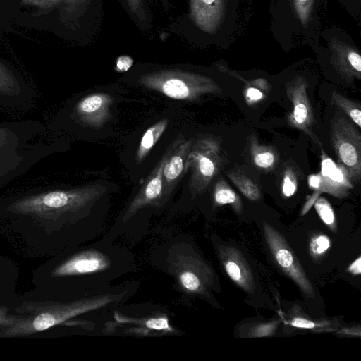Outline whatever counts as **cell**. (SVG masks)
I'll list each match as a JSON object with an SVG mask.
<instances>
[{
  "instance_id": "cell-17",
  "label": "cell",
  "mask_w": 361,
  "mask_h": 361,
  "mask_svg": "<svg viewBox=\"0 0 361 361\" xmlns=\"http://www.w3.org/2000/svg\"><path fill=\"white\" fill-rule=\"evenodd\" d=\"M8 259L0 257V305L14 307L23 298L18 299L14 293L17 269Z\"/></svg>"
},
{
  "instance_id": "cell-23",
  "label": "cell",
  "mask_w": 361,
  "mask_h": 361,
  "mask_svg": "<svg viewBox=\"0 0 361 361\" xmlns=\"http://www.w3.org/2000/svg\"><path fill=\"white\" fill-rule=\"evenodd\" d=\"M247 86L245 90V97L248 104H254L264 97L263 91L267 90L268 88L267 82L262 79H257L253 80L252 82H246Z\"/></svg>"
},
{
  "instance_id": "cell-25",
  "label": "cell",
  "mask_w": 361,
  "mask_h": 361,
  "mask_svg": "<svg viewBox=\"0 0 361 361\" xmlns=\"http://www.w3.org/2000/svg\"><path fill=\"white\" fill-rule=\"evenodd\" d=\"M331 243L328 236L320 234L313 237L310 243L312 255L317 257L324 255L330 247Z\"/></svg>"
},
{
  "instance_id": "cell-1",
  "label": "cell",
  "mask_w": 361,
  "mask_h": 361,
  "mask_svg": "<svg viewBox=\"0 0 361 361\" xmlns=\"http://www.w3.org/2000/svg\"><path fill=\"white\" fill-rule=\"evenodd\" d=\"M102 184L75 188H39L0 198V217L11 221L32 246L42 251L47 240L67 224L88 215L91 207L104 194ZM38 249V248H37Z\"/></svg>"
},
{
  "instance_id": "cell-11",
  "label": "cell",
  "mask_w": 361,
  "mask_h": 361,
  "mask_svg": "<svg viewBox=\"0 0 361 361\" xmlns=\"http://www.w3.org/2000/svg\"><path fill=\"white\" fill-rule=\"evenodd\" d=\"M34 98V89L28 81L0 59V105L10 109H27Z\"/></svg>"
},
{
  "instance_id": "cell-33",
  "label": "cell",
  "mask_w": 361,
  "mask_h": 361,
  "mask_svg": "<svg viewBox=\"0 0 361 361\" xmlns=\"http://www.w3.org/2000/svg\"><path fill=\"white\" fill-rule=\"evenodd\" d=\"M348 271L353 274H360L361 273V258L359 257L348 267Z\"/></svg>"
},
{
  "instance_id": "cell-3",
  "label": "cell",
  "mask_w": 361,
  "mask_h": 361,
  "mask_svg": "<svg viewBox=\"0 0 361 361\" xmlns=\"http://www.w3.org/2000/svg\"><path fill=\"white\" fill-rule=\"evenodd\" d=\"M122 295L104 294L68 302L23 299L13 309L14 313L23 317L13 326L1 330L0 338L26 337L47 331L76 316L108 306Z\"/></svg>"
},
{
  "instance_id": "cell-26",
  "label": "cell",
  "mask_w": 361,
  "mask_h": 361,
  "mask_svg": "<svg viewBox=\"0 0 361 361\" xmlns=\"http://www.w3.org/2000/svg\"><path fill=\"white\" fill-rule=\"evenodd\" d=\"M298 188V180L294 171L287 168L284 172L282 181V192L286 197L295 194Z\"/></svg>"
},
{
  "instance_id": "cell-24",
  "label": "cell",
  "mask_w": 361,
  "mask_h": 361,
  "mask_svg": "<svg viewBox=\"0 0 361 361\" xmlns=\"http://www.w3.org/2000/svg\"><path fill=\"white\" fill-rule=\"evenodd\" d=\"M314 204L321 219L332 229L334 228L335 216L329 202L324 197H318Z\"/></svg>"
},
{
  "instance_id": "cell-28",
  "label": "cell",
  "mask_w": 361,
  "mask_h": 361,
  "mask_svg": "<svg viewBox=\"0 0 361 361\" xmlns=\"http://www.w3.org/2000/svg\"><path fill=\"white\" fill-rule=\"evenodd\" d=\"M204 9L207 11L208 16H210V19L213 21H216L219 18L221 8H222V0H200Z\"/></svg>"
},
{
  "instance_id": "cell-14",
  "label": "cell",
  "mask_w": 361,
  "mask_h": 361,
  "mask_svg": "<svg viewBox=\"0 0 361 361\" xmlns=\"http://www.w3.org/2000/svg\"><path fill=\"white\" fill-rule=\"evenodd\" d=\"M166 157V152L147 178L137 194L128 204L123 215V221H128L139 211L145 207L160 208L162 207V174Z\"/></svg>"
},
{
  "instance_id": "cell-27",
  "label": "cell",
  "mask_w": 361,
  "mask_h": 361,
  "mask_svg": "<svg viewBox=\"0 0 361 361\" xmlns=\"http://www.w3.org/2000/svg\"><path fill=\"white\" fill-rule=\"evenodd\" d=\"M11 307L0 305V331L13 326L23 317L22 315L10 313Z\"/></svg>"
},
{
  "instance_id": "cell-15",
  "label": "cell",
  "mask_w": 361,
  "mask_h": 361,
  "mask_svg": "<svg viewBox=\"0 0 361 361\" xmlns=\"http://www.w3.org/2000/svg\"><path fill=\"white\" fill-rule=\"evenodd\" d=\"M113 98L107 94H92L74 106L71 117L93 127L99 128L110 118Z\"/></svg>"
},
{
  "instance_id": "cell-9",
  "label": "cell",
  "mask_w": 361,
  "mask_h": 361,
  "mask_svg": "<svg viewBox=\"0 0 361 361\" xmlns=\"http://www.w3.org/2000/svg\"><path fill=\"white\" fill-rule=\"evenodd\" d=\"M321 148V169L319 173L308 176L310 188L314 192L307 201L312 205L322 192L328 193L338 198L348 195V191L353 188L346 169L341 164H336Z\"/></svg>"
},
{
  "instance_id": "cell-29",
  "label": "cell",
  "mask_w": 361,
  "mask_h": 361,
  "mask_svg": "<svg viewBox=\"0 0 361 361\" xmlns=\"http://www.w3.org/2000/svg\"><path fill=\"white\" fill-rule=\"evenodd\" d=\"M294 4L300 19L305 23L309 18L312 0H294Z\"/></svg>"
},
{
  "instance_id": "cell-22",
  "label": "cell",
  "mask_w": 361,
  "mask_h": 361,
  "mask_svg": "<svg viewBox=\"0 0 361 361\" xmlns=\"http://www.w3.org/2000/svg\"><path fill=\"white\" fill-rule=\"evenodd\" d=\"M331 100L332 104L343 110L357 127H361V107L360 104L346 98L336 91L332 92Z\"/></svg>"
},
{
  "instance_id": "cell-10",
  "label": "cell",
  "mask_w": 361,
  "mask_h": 361,
  "mask_svg": "<svg viewBox=\"0 0 361 361\" xmlns=\"http://www.w3.org/2000/svg\"><path fill=\"white\" fill-rule=\"evenodd\" d=\"M263 232L269 250L282 271L290 276L308 297L313 298V287L283 236L266 222L263 223Z\"/></svg>"
},
{
  "instance_id": "cell-32",
  "label": "cell",
  "mask_w": 361,
  "mask_h": 361,
  "mask_svg": "<svg viewBox=\"0 0 361 361\" xmlns=\"http://www.w3.org/2000/svg\"><path fill=\"white\" fill-rule=\"evenodd\" d=\"M274 325H272L271 324L267 325H264L263 326H260L259 328H257L255 333L257 334L255 336H267L271 334L272 331L271 329L274 328Z\"/></svg>"
},
{
  "instance_id": "cell-8",
  "label": "cell",
  "mask_w": 361,
  "mask_h": 361,
  "mask_svg": "<svg viewBox=\"0 0 361 361\" xmlns=\"http://www.w3.org/2000/svg\"><path fill=\"white\" fill-rule=\"evenodd\" d=\"M169 269L185 293L201 295L206 293L209 271L195 253L185 250L172 255L169 259Z\"/></svg>"
},
{
  "instance_id": "cell-7",
  "label": "cell",
  "mask_w": 361,
  "mask_h": 361,
  "mask_svg": "<svg viewBox=\"0 0 361 361\" xmlns=\"http://www.w3.org/2000/svg\"><path fill=\"white\" fill-rule=\"evenodd\" d=\"M103 332L109 335L121 333L139 337L162 336L178 333L166 314L134 317L118 312H114L113 320L106 323Z\"/></svg>"
},
{
  "instance_id": "cell-6",
  "label": "cell",
  "mask_w": 361,
  "mask_h": 361,
  "mask_svg": "<svg viewBox=\"0 0 361 361\" xmlns=\"http://www.w3.org/2000/svg\"><path fill=\"white\" fill-rule=\"evenodd\" d=\"M330 140L339 163L347 170L352 183L361 178V135L355 126L343 118L331 121Z\"/></svg>"
},
{
  "instance_id": "cell-5",
  "label": "cell",
  "mask_w": 361,
  "mask_h": 361,
  "mask_svg": "<svg viewBox=\"0 0 361 361\" xmlns=\"http://www.w3.org/2000/svg\"><path fill=\"white\" fill-rule=\"evenodd\" d=\"M219 145L212 138H202L192 144L188 157L191 169L189 189L192 197L204 192L221 166Z\"/></svg>"
},
{
  "instance_id": "cell-31",
  "label": "cell",
  "mask_w": 361,
  "mask_h": 361,
  "mask_svg": "<svg viewBox=\"0 0 361 361\" xmlns=\"http://www.w3.org/2000/svg\"><path fill=\"white\" fill-rule=\"evenodd\" d=\"M133 64V60L128 56H121L116 62V68L120 71L128 70Z\"/></svg>"
},
{
  "instance_id": "cell-21",
  "label": "cell",
  "mask_w": 361,
  "mask_h": 361,
  "mask_svg": "<svg viewBox=\"0 0 361 361\" xmlns=\"http://www.w3.org/2000/svg\"><path fill=\"white\" fill-rule=\"evenodd\" d=\"M228 176L247 199L257 201L261 198V192L258 187L243 173L239 171H231L228 173Z\"/></svg>"
},
{
  "instance_id": "cell-16",
  "label": "cell",
  "mask_w": 361,
  "mask_h": 361,
  "mask_svg": "<svg viewBox=\"0 0 361 361\" xmlns=\"http://www.w3.org/2000/svg\"><path fill=\"white\" fill-rule=\"evenodd\" d=\"M218 252L231 279L245 291L252 292L255 287L253 274L241 252L233 247L225 245L219 246Z\"/></svg>"
},
{
  "instance_id": "cell-18",
  "label": "cell",
  "mask_w": 361,
  "mask_h": 361,
  "mask_svg": "<svg viewBox=\"0 0 361 361\" xmlns=\"http://www.w3.org/2000/svg\"><path fill=\"white\" fill-rule=\"evenodd\" d=\"M168 123V119H162L145 131L136 154V161L137 164L141 163L153 148L166 129Z\"/></svg>"
},
{
  "instance_id": "cell-2",
  "label": "cell",
  "mask_w": 361,
  "mask_h": 361,
  "mask_svg": "<svg viewBox=\"0 0 361 361\" xmlns=\"http://www.w3.org/2000/svg\"><path fill=\"white\" fill-rule=\"evenodd\" d=\"M54 144L39 121L0 123V188L51 153Z\"/></svg>"
},
{
  "instance_id": "cell-30",
  "label": "cell",
  "mask_w": 361,
  "mask_h": 361,
  "mask_svg": "<svg viewBox=\"0 0 361 361\" xmlns=\"http://www.w3.org/2000/svg\"><path fill=\"white\" fill-rule=\"evenodd\" d=\"M290 324L295 327L302 329H314L317 326V324L314 322L301 317L294 318L290 322Z\"/></svg>"
},
{
  "instance_id": "cell-13",
  "label": "cell",
  "mask_w": 361,
  "mask_h": 361,
  "mask_svg": "<svg viewBox=\"0 0 361 361\" xmlns=\"http://www.w3.org/2000/svg\"><path fill=\"white\" fill-rule=\"evenodd\" d=\"M192 142L181 135L168 148L163 167L162 206L171 195L176 185L187 172L188 157Z\"/></svg>"
},
{
  "instance_id": "cell-19",
  "label": "cell",
  "mask_w": 361,
  "mask_h": 361,
  "mask_svg": "<svg viewBox=\"0 0 361 361\" xmlns=\"http://www.w3.org/2000/svg\"><path fill=\"white\" fill-rule=\"evenodd\" d=\"M250 152L255 164L259 168L269 169L276 161L274 152L269 147L259 144L255 136L250 138Z\"/></svg>"
},
{
  "instance_id": "cell-20",
  "label": "cell",
  "mask_w": 361,
  "mask_h": 361,
  "mask_svg": "<svg viewBox=\"0 0 361 361\" xmlns=\"http://www.w3.org/2000/svg\"><path fill=\"white\" fill-rule=\"evenodd\" d=\"M214 200L219 205L231 204L238 212L242 209L240 197L224 179L219 180L214 187Z\"/></svg>"
},
{
  "instance_id": "cell-12",
  "label": "cell",
  "mask_w": 361,
  "mask_h": 361,
  "mask_svg": "<svg viewBox=\"0 0 361 361\" xmlns=\"http://www.w3.org/2000/svg\"><path fill=\"white\" fill-rule=\"evenodd\" d=\"M308 87L306 79L298 76L286 84V92L292 104V111L288 116L289 123L307 134L314 143L321 142L312 131L313 111L307 96Z\"/></svg>"
},
{
  "instance_id": "cell-4",
  "label": "cell",
  "mask_w": 361,
  "mask_h": 361,
  "mask_svg": "<svg viewBox=\"0 0 361 361\" xmlns=\"http://www.w3.org/2000/svg\"><path fill=\"white\" fill-rule=\"evenodd\" d=\"M141 82L168 97L181 100H195L204 94L220 91L215 81L209 78L184 73L152 75L143 78Z\"/></svg>"
}]
</instances>
